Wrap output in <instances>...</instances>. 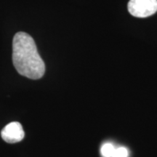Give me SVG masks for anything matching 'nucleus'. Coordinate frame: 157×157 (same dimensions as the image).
I'll list each match as a JSON object with an SVG mask.
<instances>
[{
	"label": "nucleus",
	"mask_w": 157,
	"mask_h": 157,
	"mask_svg": "<svg viewBox=\"0 0 157 157\" xmlns=\"http://www.w3.org/2000/svg\"><path fill=\"white\" fill-rule=\"evenodd\" d=\"M13 62L18 74L31 79L44 76L45 64L37 51L34 39L27 33L20 31L13 41Z\"/></svg>",
	"instance_id": "1"
},
{
	"label": "nucleus",
	"mask_w": 157,
	"mask_h": 157,
	"mask_svg": "<svg viewBox=\"0 0 157 157\" xmlns=\"http://www.w3.org/2000/svg\"><path fill=\"white\" fill-rule=\"evenodd\" d=\"M127 7L132 16L143 18L156 13L157 0H129Z\"/></svg>",
	"instance_id": "2"
},
{
	"label": "nucleus",
	"mask_w": 157,
	"mask_h": 157,
	"mask_svg": "<svg viewBox=\"0 0 157 157\" xmlns=\"http://www.w3.org/2000/svg\"><path fill=\"white\" fill-rule=\"evenodd\" d=\"M24 131L21 123L13 121L4 127L1 136L5 142L8 143H18L24 138Z\"/></svg>",
	"instance_id": "3"
},
{
	"label": "nucleus",
	"mask_w": 157,
	"mask_h": 157,
	"mask_svg": "<svg viewBox=\"0 0 157 157\" xmlns=\"http://www.w3.org/2000/svg\"><path fill=\"white\" fill-rule=\"evenodd\" d=\"M114 151V147H113L111 144H110V143L104 144L103 146L101 147V154L103 155V156L104 157H113Z\"/></svg>",
	"instance_id": "4"
},
{
	"label": "nucleus",
	"mask_w": 157,
	"mask_h": 157,
	"mask_svg": "<svg viewBox=\"0 0 157 157\" xmlns=\"http://www.w3.org/2000/svg\"><path fill=\"white\" fill-rule=\"evenodd\" d=\"M127 155H128V151L127 149L121 147V148L115 149L113 157H127Z\"/></svg>",
	"instance_id": "5"
}]
</instances>
